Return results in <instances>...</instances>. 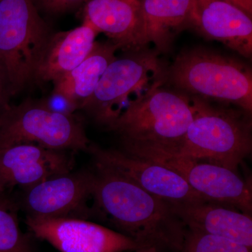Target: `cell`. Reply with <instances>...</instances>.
Listing matches in <instances>:
<instances>
[{"instance_id":"484cf974","label":"cell","mask_w":252,"mask_h":252,"mask_svg":"<svg viewBox=\"0 0 252 252\" xmlns=\"http://www.w3.org/2000/svg\"><path fill=\"white\" fill-rule=\"evenodd\" d=\"M3 193V192H2V191H1V190H0V193Z\"/></svg>"},{"instance_id":"d4e9b609","label":"cell","mask_w":252,"mask_h":252,"mask_svg":"<svg viewBox=\"0 0 252 252\" xmlns=\"http://www.w3.org/2000/svg\"><path fill=\"white\" fill-rule=\"evenodd\" d=\"M124 252H160L157 249L153 248H141L137 250H132V251H127Z\"/></svg>"},{"instance_id":"3957f363","label":"cell","mask_w":252,"mask_h":252,"mask_svg":"<svg viewBox=\"0 0 252 252\" xmlns=\"http://www.w3.org/2000/svg\"><path fill=\"white\" fill-rule=\"evenodd\" d=\"M162 80L189 97L233 104L252 114V69L239 60L205 48L186 50L165 67Z\"/></svg>"},{"instance_id":"30bf717a","label":"cell","mask_w":252,"mask_h":252,"mask_svg":"<svg viewBox=\"0 0 252 252\" xmlns=\"http://www.w3.org/2000/svg\"><path fill=\"white\" fill-rule=\"evenodd\" d=\"M149 160L178 173L194 191L207 201L252 215V182L244 180L238 172L215 164L178 156H163Z\"/></svg>"},{"instance_id":"7c38bea8","label":"cell","mask_w":252,"mask_h":252,"mask_svg":"<svg viewBox=\"0 0 252 252\" xmlns=\"http://www.w3.org/2000/svg\"><path fill=\"white\" fill-rule=\"evenodd\" d=\"M74 160L68 151L32 143L0 148V190L31 188L55 176L72 171Z\"/></svg>"},{"instance_id":"5bb4252c","label":"cell","mask_w":252,"mask_h":252,"mask_svg":"<svg viewBox=\"0 0 252 252\" xmlns=\"http://www.w3.org/2000/svg\"><path fill=\"white\" fill-rule=\"evenodd\" d=\"M191 28L247 59L252 55V16L226 0H194Z\"/></svg>"},{"instance_id":"8fae6325","label":"cell","mask_w":252,"mask_h":252,"mask_svg":"<svg viewBox=\"0 0 252 252\" xmlns=\"http://www.w3.org/2000/svg\"><path fill=\"white\" fill-rule=\"evenodd\" d=\"M93 187L94 171H71L55 176L24 189L23 207L28 216L88 220L93 214L87 205L92 198Z\"/></svg>"},{"instance_id":"ffe728a7","label":"cell","mask_w":252,"mask_h":252,"mask_svg":"<svg viewBox=\"0 0 252 252\" xmlns=\"http://www.w3.org/2000/svg\"><path fill=\"white\" fill-rule=\"evenodd\" d=\"M180 252H252V248L228 239L187 229Z\"/></svg>"},{"instance_id":"8992f818","label":"cell","mask_w":252,"mask_h":252,"mask_svg":"<svg viewBox=\"0 0 252 252\" xmlns=\"http://www.w3.org/2000/svg\"><path fill=\"white\" fill-rule=\"evenodd\" d=\"M20 143L88 152L91 142L75 114L55 112L44 99L27 98L17 105H11L0 119V148Z\"/></svg>"},{"instance_id":"7a4b0ae2","label":"cell","mask_w":252,"mask_h":252,"mask_svg":"<svg viewBox=\"0 0 252 252\" xmlns=\"http://www.w3.org/2000/svg\"><path fill=\"white\" fill-rule=\"evenodd\" d=\"M193 114L190 97L160 79L130 101L108 130L119 136L124 152L152 159L179 150Z\"/></svg>"},{"instance_id":"603a6c76","label":"cell","mask_w":252,"mask_h":252,"mask_svg":"<svg viewBox=\"0 0 252 252\" xmlns=\"http://www.w3.org/2000/svg\"><path fill=\"white\" fill-rule=\"evenodd\" d=\"M44 99L48 107L55 112L66 115H74V112L77 111L67 99L54 92L51 93L49 97Z\"/></svg>"},{"instance_id":"4fadbf2b","label":"cell","mask_w":252,"mask_h":252,"mask_svg":"<svg viewBox=\"0 0 252 252\" xmlns=\"http://www.w3.org/2000/svg\"><path fill=\"white\" fill-rule=\"evenodd\" d=\"M82 17L123 52L149 48L142 0H85Z\"/></svg>"},{"instance_id":"cb8c5ba5","label":"cell","mask_w":252,"mask_h":252,"mask_svg":"<svg viewBox=\"0 0 252 252\" xmlns=\"http://www.w3.org/2000/svg\"><path fill=\"white\" fill-rule=\"evenodd\" d=\"M252 16V0H226Z\"/></svg>"},{"instance_id":"ba28073f","label":"cell","mask_w":252,"mask_h":252,"mask_svg":"<svg viewBox=\"0 0 252 252\" xmlns=\"http://www.w3.org/2000/svg\"><path fill=\"white\" fill-rule=\"evenodd\" d=\"M28 230L61 252H124L141 248L132 239L84 219L26 216Z\"/></svg>"},{"instance_id":"2e32d148","label":"cell","mask_w":252,"mask_h":252,"mask_svg":"<svg viewBox=\"0 0 252 252\" xmlns=\"http://www.w3.org/2000/svg\"><path fill=\"white\" fill-rule=\"evenodd\" d=\"M99 34L89 23L53 32L34 71L33 83L53 82L77 67L91 52Z\"/></svg>"},{"instance_id":"44dd1931","label":"cell","mask_w":252,"mask_h":252,"mask_svg":"<svg viewBox=\"0 0 252 252\" xmlns=\"http://www.w3.org/2000/svg\"><path fill=\"white\" fill-rule=\"evenodd\" d=\"M36 9L49 15H61L75 9L85 0H32Z\"/></svg>"},{"instance_id":"9a60e30c","label":"cell","mask_w":252,"mask_h":252,"mask_svg":"<svg viewBox=\"0 0 252 252\" xmlns=\"http://www.w3.org/2000/svg\"><path fill=\"white\" fill-rule=\"evenodd\" d=\"M170 205L187 229L228 239L252 248V215L207 200Z\"/></svg>"},{"instance_id":"9c48e42d","label":"cell","mask_w":252,"mask_h":252,"mask_svg":"<svg viewBox=\"0 0 252 252\" xmlns=\"http://www.w3.org/2000/svg\"><path fill=\"white\" fill-rule=\"evenodd\" d=\"M89 152L94 162L126 177L148 193L172 204L206 200L171 169L122 149H103L91 143Z\"/></svg>"},{"instance_id":"277c9868","label":"cell","mask_w":252,"mask_h":252,"mask_svg":"<svg viewBox=\"0 0 252 252\" xmlns=\"http://www.w3.org/2000/svg\"><path fill=\"white\" fill-rule=\"evenodd\" d=\"M189 97L194 109L193 120L179 150L167 156L188 158L238 172L240 164L252 153L251 114Z\"/></svg>"},{"instance_id":"52a82bcc","label":"cell","mask_w":252,"mask_h":252,"mask_svg":"<svg viewBox=\"0 0 252 252\" xmlns=\"http://www.w3.org/2000/svg\"><path fill=\"white\" fill-rule=\"evenodd\" d=\"M160 52L149 48L126 51L109 64L101 77L93 95L83 106L97 125L108 129L124 110L131 94L148 89L162 79L165 66Z\"/></svg>"},{"instance_id":"6da1fadb","label":"cell","mask_w":252,"mask_h":252,"mask_svg":"<svg viewBox=\"0 0 252 252\" xmlns=\"http://www.w3.org/2000/svg\"><path fill=\"white\" fill-rule=\"evenodd\" d=\"M94 213L141 248L180 252L187 228L168 202L152 195L115 172L95 163Z\"/></svg>"},{"instance_id":"ac0fdd59","label":"cell","mask_w":252,"mask_h":252,"mask_svg":"<svg viewBox=\"0 0 252 252\" xmlns=\"http://www.w3.org/2000/svg\"><path fill=\"white\" fill-rule=\"evenodd\" d=\"M194 0H142L146 36L156 50L168 51L176 36L191 28Z\"/></svg>"},{"instance_id":"7402d4cb","label":"cell","mask_w":252,"mask_h":252,"mask_svg":"<svg viewBox=\"0 0 252 252\" xmlns=\"http://www.w3.org/2000/svg\"><path fill=\"white\" fill-rule=\"evenodd\" d=\"M14 95L9 77L0 61V119L11 107L10 100Z\"/></svg>"},{"instance_id":"e0dca14e","label":"cell","mask_w":252,"mask_h":252,"mask_svg":"<svg viewBox=\"0 0 252 252\" xmlns=\"http://www.w3.org/2000/svg\"><path fill=\"white\" fill-rule=\"evenodd\" d=\"M118 50L109 39L95 41L91 52L79 65L53 83L52 92L61 94L77 110H81L94 94L104 71L117 59Z\"/></svg>"},{"instance_id":"5b68a950","label":"cell","mask_w":252,"mask_h":252,"mask_svg":"<svg viewBox=\"0 0 252 252\" xmlns=\"http://www.w3.org/2000/svg\"><path fill=\"white\" fill-rule=\"evenodd\" d=\"M53 32L32 0H0V61L14 95L32 84Z\"/></svg>"},{"instance_id":"d6986e66","label":"cell","mask_w":252,"mask_h":252,"mask_svg":"<svg viewBox=\"0 0 252 252\" xmlns=\"http://www.w3.org/2000/svg\"><path fill=\"white\" fill-rule=\"evenodd\" d=\"M0 252H34L31 239L20 226L17 204L6 192L0 193Z\"/></svg>"}]
</instances>
